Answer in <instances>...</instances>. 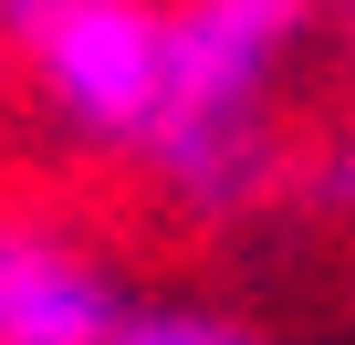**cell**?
<instances>
[{
    "instance_id": "8992f818",
    "label": "cell",
    "mask_w": 355,
    "mask_h": 345,
    "mask_svg": "<svg viewBox=\"0 0 355 345\" xmlns=\"http://www.w3.org/2000/svg\"><path fill=\"white\" fill-rule=\"evenodd\" d=\"M313 11H324V22L345 32V42H355V0H313Z\"/></svg>"
},
{
    "instance_id": "3957f363",
    "label": "cell",
    "mask_w": 355,
    "mask_h": 345,
    "mask_svg": "<svg viewBox=\"0 0 355 345\" xmlns=\"http://www.w3.org/2000/svg\"><path fill=\"white\" fill-rule=\"evenodd\" d=\"M125 314L136 283L94 241L0 210V345H125Z\"/></svg>"
},
{
    "instance_id": "5b68a950",
    "label": "cell",
    "mask_w": 355,
    "mask_h": 345,
    "mask_svg": "<svg viewBox=\"0 0 355 345\" xmlns=\"http://www.w3.org/2000/svg\"><path fill=\"white\" fill-rule=\"evenodd\" d=\"M293 189H303L313 220H355V115H345L313 157H293Z\"/></svg>"
},
{
    "instance_id": "277c9868",
    "label": "cell",
    "mask_w": 355,
    "mask_h": 345,
    "mask_svg": "<svg viewBox=\"0 0 355 345\" xmlns=\"http://www.w3.org/2000/svg\"><path fill=\"white\" fill-rule=\"evenodd\" d=\"M251 335V314H230V303H136L125 314V345H241Z\"/></svg>"
},
{
    "instance_id": "7a4b0ae2",
    "label": "cell",
    "mask_w": 355,
    "mask_h": 345,
    "mask_svg": "<svg viewBox=\"0 0 355 345\" xmlns=\"http://www.w3.org/2000/svg\"><path fill=\"white\" fill-rule=\"evenodd\" d=\"M0 53L63 146L136 167L167 105V0H0Z\"/></svg>"
},
{
    "instance_id": "6da1fadb",
    "label": "cell",
    "mask_w": 355,
    "mask_h": 345,
    "mask_svg": "<svg viewBox=\"0 0 355 345\" xmlns=\"http://www.w3.org/2000/svg\"><path fill=\"white\" fill-rule=\"evenodd\" d=\"M303 42L313 0H167V105L136 167L189 230H230L293 189L282 84Z\"/></svg>"
}]
</instances>
